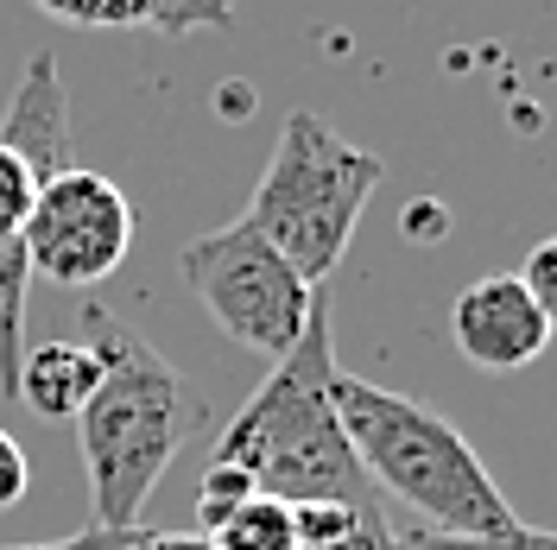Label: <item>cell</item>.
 Segmentation results:
<instances>
[{
	"label": "cell",
	"instance_id": "7a4b0ae2",
	"mask_svg": "<svg viewBox=\"0 0 557 550\" xmlns=\"http://www.w3.org/2000/svg\"><path fill=\"white\" fill-rule=\"evenodd\" d=\"M336 342H330V304L317 291L305 336L273 361V374L253 386L235 424L215 437V462L247 468V482L273 500H336V507H374L381 493L361 475L355 449L336 417Z\"/></svg>",
	"mask_w": 557,
	"mask_h": 550
},
{
	"label": "cell",
	"instance_id": "5bb4252c",
	"mask_svg": "<svg viewBox=\"0 0 557 550\" xmlns=\"http://www.w3.org/2000/svg\"><path fill=\"white\" fill-rule=\"evenodd\" d=\"M253 493H260V487L247 482V468H235V462H209L203 487H197V525H203L197 538H209V532L235 513V507H247Z\"/></svg>",
	"mask_w": 557,
	"mask_h": 550
},
{
	"label": "cell",
	"instance_id": "e0dca14e",
	"mask_svg": "<svg viewBox=\"0 0 557 550\" xmlns=\"http://www.w3.org/2000/svg\"><path fill=\"white\" fill-rule=\"evenodd\" d=\"M323 550H399V538H393V513H361L355 518V532L348 538H336V545H323Z\"/></svg>",
	"mask_w": 557,
	"mask_h": 550
},
{
	"label": "cell",
	"instance_id": "9c48e42d",
	"mask_svg": "<svg viewBox=\"0 0 557 550\" xmlns=\"http://www.w3.org/2000/svg\"><path fill=\"white\" fill-rule=\"evenodd\" d=\"M38 13L83 33H215L235 20V0H33Z\"/></svg>",
	"mask_w": 557,
	"mask_h": 550
},
{
	"label": "cell",
	"instance_id": "3957f363",
	"mask_svg": "<svg viewBox=\"0 0 557 550\" xmlns=\"http://www.w3.org/2000/svg\"><path fill=\"white\" fill-rule=\"evenodd\" d=\"M336 417L361 475L374 482L386 507L399 500L431 532H456V538H500L525 525L507 507L500 482L487 475L475 443L444 412L418 405L406 392H386L361 374H336Z\"/></svg>",
	"mask_w": 557,
	"mask_h": 550
},
{
	"label": "cell",
	"instance_id": "d6986e66",
	"mask_svg": "<svg viewBox=\"0 0 557 550\" xmlns=\"http://www.w3.org/2000/svg\"><path fill=\"white\" fill-rule=\"evenodd\" d=\"M127 550H215V545H209V538H177V532H146V525H139Z\"/></svg>",
	"mask_w": 557,
	"mask_h": 550
},
{
	"label": "cell",
	"instance_id": "8fae6325",
	"mask_svg": "<svg viewBox=\"0 0 557 550\" xmlns=\"http://www.w3.org/2000/svg\"><path fill=\"white\" fill-rule=\"evenodd\" d=\"M209 545L215 550H298V525H292V507L285 500L253 493L247 507H235V513L209 532Z\"/></svg>",
	"mask_w": 557,
	"mask_h": 550
},
{
	"label": "cell",
	"instance_id": "2e32d148",
	"mask_svg": "<svg viewBox=\"0 0 557 550\" xmlns=\"http://www.w3.org/2000/svg\"><path fill=\"white\" fill-rule=\"evenodd\" d=\"M139 525L114 532V525H89V532H70V538H51V545H0V550H127Z\"/></svg>",
	"mask_w": 557,
	"mask_h": 550
},
{
	"label": "cell",
	"instance_id": "30bf717a",
	"mask_svg": "<svg viewBox=\"0 0 557 550\" xmlns=\"http://www.w3.org/2000/svg\"><path fill=\"white\" fill-rule=\"evenodd\" d=\"M102 379V361L96 348L76 342V336H58V342H38L20 354V379H13V399H26L38 417H76L89 405Z\"/></svg>",
	"mask_w": 557,
	"mask_h": 550
},
{
	"label": "cell",
	"instance_id": "ba28073f",
	"mask_svg": "<svg viewBox=\"0 0 557 550\" xmlns=\"http://www.w3.org/2000/svg\"><path fill=\"white\" fill-rule=\"evenodd\" d=\"M0 146H7V152H20V159L38 172V184L76 165L70 89H64V70H58L51 51H33V58H26V76L13 83L7 114H0Z\"/></svg>",
	"mask_w": 557,
	"mask_h": 550
},
{
	"label": "cell",
	"instance_id": "ac0fdd59",
	"mask_svg": "<svg viewBox=\"0 0 557 550\" xmlns=\"http://www.w3.org/2000/svg\"><path fill=\"white\" fill-rule=\"evenodd\" d=\"M26 482H33V468H26V449L0 430V507L26 500Z\"/></svg>",
	"mask_w": 557,
	"mask_h": 550
},
{
	"label": "cell",
	"instance_id": "4fadbf2b",
	"mask_svg": "<svg viewBox=\"0 0 557 550\" xmlns=\"http://www.w3.org/2000/svg\"><path fill=\"white\" fill-rule=\"evenodd\" d=\"M399 550H557V532L520 525V532H500V538H456V532H393Z\"/></svg>",
	"mask_w": 557,
	"mask_h": 550
},
{
	"label": "cell",
	"instance_id": "5b68a950",
	"mask_svg": "<svg viewBox=\"0 0 557 550\" xmlns=\"http://www.w3.org/2000/svg\"><path fill=\"white\" fill-rule=\"evenodd\" d=\"M177 273L190 278L197 304L235 342L253 348V354H273V361L305 336V316H311L317 291H323V285H305L292 273L247 215L203 235V241H190L177 253Z\"/></svg>",
	"mask_w": 557,
	"mask_h": 550
},
{
	"label": "cell",
	"instance_id": "52a82bcc",
	"mask_svg": "<svg viewBox=\"0 0 557 550\" xmlns=\"http://www.w3.org/2000/svg\"><path fill=\"white\" fill-rule=\"evenodd\" d=\"M450 336H456V354L469 367H482V374H520L552 348V329H545L539 304L525 298L520 273L469 278L450 304Z\"/></svg>",
	"mask_w": 557,
	"mask_h": 550
},
{
	"label": "cell",
	"instance_id": "9a60e30c",
	"mask_svg": "<svg viewBox=\"0 0 557 550\" xmlns=\"http://www.w3.org/2000/svg\"><path fill=\"white\" fill-rule=\"evenodd\" d=\"M520 285H525V298L539 304V316H545V329L557 336V235H552V241H539L532 253H525Z\"/></svg>",
	"mask_w": 557,
	"mask_h": 550
},
{
	"label": "cell",
	"instance_id": "6da1fadb",
	"mask_svg": "<svg viewBox=\"0 0 557 550\" xmlns=\"http://www.w3.org/2000/svg\"><path fill=\"white\" fill-rule=\"evenodd\" d=\"M83 329L102 361L89 405L70 417L76 449H83V475H89V513H96V525L127 532V525H139L152 487L177 462V449L209 424V405L114 310H89Z\"/></svg>",
	"mask_w": 557,
	"mask_h": 550
},
{
	"label": "cell",
	"instance_id": "8992f818",
	"mask_svg": "<svg viewBox=\"0 0 557 550\" xmlns=\"http://www.w3.org/2000/svg\"><path fill=\"white\" fill-rule=\"evenodd\" d=\"M134 247V203L121 197V184L102 172H70L45 177L33 197V222H26V266L33 278L51 285H102Z\"/></svg>",
	"mask_w": 557,
	"mask_h": 550
},
{
	"label": "cell",
	"instance_id": "277c9868",
	"mask_svg": "<svg viewBox=\"0 0 557 550\" xmlns=\"http://www.w3.org/2000/svg\"><path fill=\"white\" fill-rule=\"evenodd\" d=\"M381 177H386L381 159L348 146L323 114H292L278 127L267 177L253 184L247 222L273 241V253L305 285H323L343 266L355 222H361L368 197L381 190Z\"/></svg>",
	"mask_w": 557,
	"mask_h": 550
},
{
	"label": "cell",
	"instance_id": "7c38bea8",
	"mask_svg": "<svg viewBox=\"0 0 557 550\" xmlns=\"http://www.w3.org/2000/svg\"><path fill=\"white\" fill-rule=\"evenodd\" d=\"M33 197H38V172L0 146V247H26V222H33Z\"/></svg>",
	"mask_w": 557,
	"mask_h": 550
}]
</instances>
